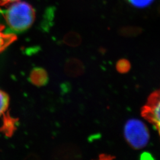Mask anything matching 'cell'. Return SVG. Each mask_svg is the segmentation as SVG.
<instances>
[{
  "label": "cell",
  "mask_w": 160,
  "mask_h": 160,
  "mask_svg": "<svg viewBox=\"0 0 160 160\" xmlns=\"http://www.w3.org/2000/svg\"><path fill=\"white\" fill-rule=\"evenodd\" d=\"M6 6V9L0 8V12L12 33L23 32L32 26L35 19V11L28 2L19 0Z\"/></svg>",
  "instance_id": "cell-1"
},
{
  "label": "cell",
  "mask_w": 160,
  "mask_h": 160,
  "mask_svg": "<svg viewBox=\"0 0 160 160\" xmlns=\"http://www.w3.org/2000/svg\"><path fill=\"white\" fill-rule=\"evenodd\" d=\"M124 135L128 143L133 148H142L148 142V130L141 120H128L124 128Z\"/></svg>",
  "instance_id": "cell-2"
},
{
  "label": "cell",
  "mask_w": 160,
  "mask_h": 160,
  "mask_svg": "<svg viewBox=\"0 0 160 160\" xmlns=\"http://www.w3.org/2000/svg\"><path fill=\"white\" fill-rule=\"evenodd\" d=\"M141 113L145 120L154 126L160 137V88L149 96Z\"/></svg>",
  "instance_id": "cell-3"
},
{
  "label": "cell",
  "mask_w": 160,
  "mask_h": 160,
  "mask_svg": "<svg viewBox=\"0 0 160 160\" xmlns=\"http://www.w3.org/2000/svg\"><path fill=\"white\" fill-rule=\"evenodd\" d=\"M30 82L35 86L42 87L45 86L49 81V76L46 70L40 67L33 69L29 75Z\"/></svg>",
  "instance_id": "cell-4"
},
{
  "label": "cell",
  "mask_w": 160,
  "mask_h": 160,
  "mask_svg": "<svg viewBox=\"0 0 160 160\" xmlns=\"http://www.w3.org/2000/svg\"><path fill=\"white\" fill-rule=\"evenodd\" d=\"M5 26L0 24V53L5 51L17 39L16 34L6 32Z\"/></svg>",
  "instance_id": "cell-5"
},
{
  "label": "cell",
  "mask_w": 160,
  "mask_h": 160,
  "mask_svg": "<svg viewBox=\"0 0 160 160\" xmlns=\"http://www.w3.org/2000/svg\"><path fill=\"white\" fill-rule=\"evenodd\" d=\"M10 104V97L6 92L0 90V117L7 110Z\"/></svg>",
  "instance_id": "cell-6"
},
{
  "label": "cell",
  "mask_w": 160,
  "mask_h": 160,
  "mask_svg": "<svg viewBox=\"0 0 160 160\" xmlns=\"http://www.w3.org/2000/svg\"><path fill=\"white\" fill-rule=\"evenodd\" d=\"M4 129L6 135H11L13 131L15 130L16 127V119H14L10 117L7 116L4 120Z\"/></svg>",
  "instance_id": "cell-7"
},
{
  "label": "cell",
  "mask_w": 160,
  "mask_h": 160,
  "mask_svg": "<svg viewBox=\"0 0 160 160\" xmlns=\"http://www.w3.org/2000/svg\"><path fill=\"white\" fill-rule=\"evenodd\" d=\"M116 68L117 69V71L120 73H122V74L126 73L129 71V69L131 68V64H130V62L126 59H120L116 63Z\"/></svg>",
  "instance_id": "cell-8"
},
{
  "label": "cell",
  "mask_w": 160,
  "mask_h": 160,
  "mask_svg": "<svg viewBox=\"0 0 160 160\" xmlns=\"http://www.w3.org/2000/svg\"><path fill=\"white\" fill-rule=\"evenodd\" d=\"M132 6L137 8H145L149 6L154 0H126Z\"/></svg>",
  "instance_id": "cell-9"
},
{
  "label": "cell",
  "mask_w": 160,
  "mask_h": 160,
  "mask_svg": "<svg viewBox=\"0 0 160 160\" xmlns=\"http://www.w3.org/2000/svg\"><path fill=\"white\" fill-rule=\"evenodd\" d=\"M17 1H19V0H0V6L3 7L8 4H10Z\"/></svg>",
  "instance_id": "cell-10"
},
{
  "label": "cell",
  "mask_w": 160,
  "mask_h": 160,
  "mask_svg": "<svg viewBox=\"0 0 160 160\" xmlns=\"http://www.w3.org/2000/svg\"><path fill=\"white\" fill-rule=\"evenodd\" d=\"M100 159L104 160V159H110V158H111V157L109 155H100Z\"/></svg>",
  "instance_id": "cell-11"
}]
</instances>
